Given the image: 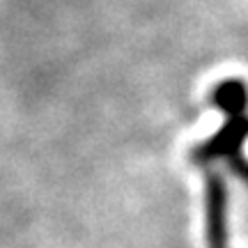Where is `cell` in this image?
Returning <instances> with one entry per match:
<instances>
[{
  "mask_svg": "<svg viewBox=\"0 0 248 248\" xmlns=\"http://www.w3.org/2000/svg\"><path fill=\"white\" fill-rule=\"evenodd\" d=\"M207 239L209 248H228L225 232V184L218 175L207 179Z\"/></svg>",
  "mask_w": 248,
  "mask_h": 248,
  "instance_id": "2",
  "label": "cell"
},
{
  "mask_svg": "<svg viewBox=\"0 0 248 248\" xmlns=\"http://www.w3.org/2000/svg\"><path fill=\"white\" fill-rule=\"evenodd\" d=\"M214 104L225 110L228 115L230 113H237V110H246L248 106V88L244 80L230 78L221 83L218 88L214 90Z\"/></svg>",
  "mask_w": 248,
  "mask_h": 248,
  "instance_id": "3",
  "label": "cell"
},
{
  "mask_svg": "<svg viewBox=\"0 0 248 248\" xmlns=\"http://www.w3.org/2000/svg\"><path fill=\"white\" fill-rule=\"evenodd\" d=\"M248 136V115L246 110L230 113V122L214 136L209 142L200 145L195 150V161H212V159H234L239 156L241 142Z\"/></svg>",
  "mask_w": 248,
  "mask_h": 248,
  "instance_id": "1",
  "label": "cell"
}]
</instances>
